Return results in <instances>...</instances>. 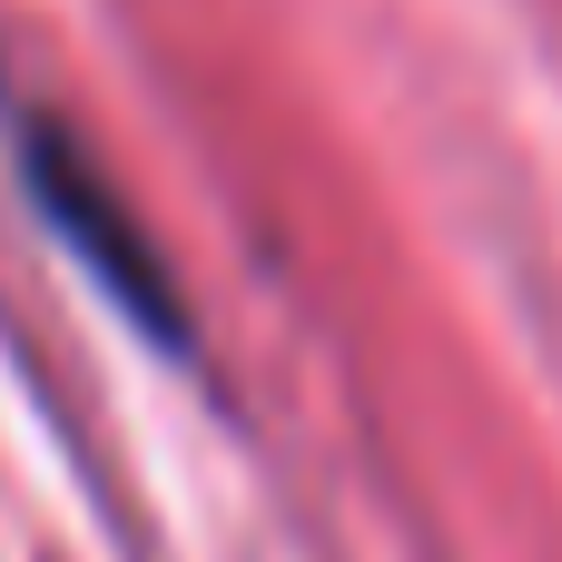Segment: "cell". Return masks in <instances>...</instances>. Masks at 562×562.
<instances>
[{"label":"cell","instance_id":"6da1fadb","mask_svg":"<svg viewBox=\"0 0 562 562\" xmlns=\"http://www.w3.org/2000/svg\"><path fill=\"white\" fill-rule=\"evenodd\" d=\"M10 148H20V178H30V198H40V217L89 257V277H99L119 306H138V316L178 346V306H168V286H158V257L138 247L128 207L89 178V158L69 148V128H59V119H20V128H10Z\"/></svg>","mask_w":562,"mask_h":562}]
</instances>
